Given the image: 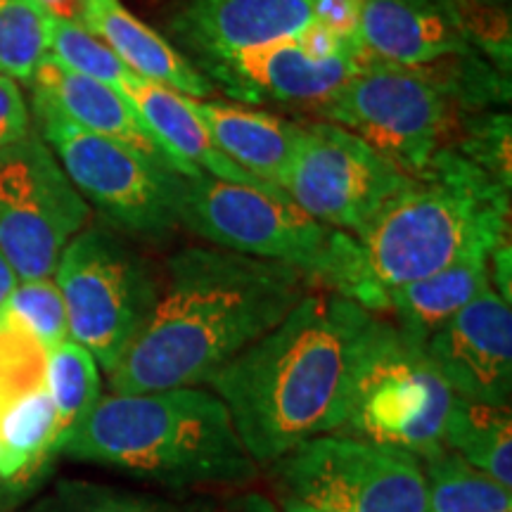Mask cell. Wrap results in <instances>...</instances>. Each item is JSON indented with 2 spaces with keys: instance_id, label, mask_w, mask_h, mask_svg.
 <instances>
[{
  "instance_id": "cell-21",
  "label": "cell",
  "mask_w": 512,
  "mask_h": 512,
  "mask_svg": "<svg viewBox=\"0 0 512 512\" xmlns=\"http://www.w3.org/2000/svg\"><path fill=\"white\" fill-rule=\"evenodd\" d=\"M195 110L230 162L278 188L302 140L304 124L226 102L195 100Z\"/></svg>"
},
{
  "instance_id": "cell-9",
  "label": "cell",
  "mask_w": 512,
  "mask_h": 512,
  "mask_svg": "<svg viewBox=\"0 0 512 512\" xmlns=\"http://www.w3.org/2000/svg\"><path fill=\"white\" fill-rule=\"evenodd\" d=\"M266 470L280 498L323 512H425L422 460L344 432L304 441Z\"/></svg>"
},
{
  "instance_id": "cell-5",
  "label": "cell",
  "mask_w": 512,
  "mask_h": 512,
  "mask_svg": "<svg viewBox=\"0 0 512 512\" xmlns=\"http://www.w3.org/2000/svg\"><path fill=\"white\" fill-rule=\"evenodd\" d=\"M176 214L178 226L211 247L292 266L313 287L351 299L358 266L354 235L313 219L275 185L181 176Z\"/></svg>"
},
{
  "instance_id": "cell-35",
  "label": "cell",
  "mask_w": 512,
  "mask_h": 512,
  "mask_svg": "<svg viewBox=\"0 0 512 512\" xmlns=\"http://www.w3.org/2000/svg\"><path fill=\"white\" fill-rule=\"evenodd\" d=\"M17 283H19V280H17L15 271H12L8 259H5L3 252H0V306H3L5 299L10 297V292L15 290Z\"/></svg>"
},
{
  "instance_id": "cell-31",
  "label": "cell",
  "mask_w": 512,
  "mask_h": 512,
  "mask_svg": "<svg viewBox=\"0 0 512 512\" xmlns=\"http://www.w3.org/2000/svg\"><path fill=\"white\" fill-rule=\"evenodd\" d=\"M31 133V112L15 79L0 74V150Z\"/></svg>"
},
{
  "instance_id": "cell-23",
  "label": "cell",
  "mask_w": 512,
  "mask_h": 512,
  "mask_svg": "<svg viewBox=\"0 0 512 512\" xmlns=\"http://www.w3.org/2000/svg\"><path fill=\"white\" fill-rule=\"evenodd\" d=\"M444 448L460 456L498 484L512 489L510 406L456 396L444 430Z\"/></svg>"
},
{
  "instance_id": "cell-6",
  "label": "cell",
  "mask_w": 512,
  "mask_h": 512,
  "mask_svg": "<svg viewBox=\"0 0 512 512\" xmlns=\"http://www.w3.org/2000/svg\"><path fill=\"white\" fill-rule=\"evenodd\" d=\"M53 280L67 309L69 339L110 375L145 328L162 278L119 230L86 226L64 247Z\"/></svg>"
},
{
  "instance_id": "cell-37",
  "label": "cell",
  "mask_w": 512,
  "mask_h": 512,
  "mask_svg": "<svg viewBox=\"0 0 512 512\" xmlns=\"http://www.w3.org/2000/svg\"><path fill=\"white\" fill-rule=\"evenodd\" d=\"M482 3H494V5H508V0H482Z\"/></svg>"
},
{
  "instance_id": "cell-29",
  "label": "cell",
  "mask_w": 512,
  "mask_h": 512,
  "mask_svg": "<svg viewBox=\"0 0 512 512\" xmlns=\"http://www.w3.org/2000/svg\"><path fill=\"white\" fill-rule=\"evenodd\" d=\"M48 55L72 72L105 83L121 95L133 76L131 69L76 19H50Z\"/></svg>"
},
{
  "instance_id": "cell-26",
  "label": "cell",
  "mask_w": 512,
  "mask_h": 512,
  "mask_svg": "<svg viewBox=\"0 0 512 512\" xmlns=\"http://www.w3.org/2000/svg\"><path fill=\"white\" fill-rule=\"evenodd\" d=\"M48 389L57 420V453L64 439L93 411L102 396L98 361L81 344L62 342L48 351Z\"/></svg>"
},
{
  "instance_id": "cell-33",
  "label": "cell",
  "mask_w": 512,
  "mask_h": 512,
  "mask_svg": "<svg viewBox=\"0 0 512 512\" xmlns=\"http://www.w3.org/2000/svg\"><path fill=\"white\" fill-rule=\"evenodd\" d=\"M219 512H280V508L261 491H242L219 503Z\"/></svg>"
},
{
  "instance_id": "cell-12",
  "label": "cell",
  "mask_w": 512,
  "mask_h": 512,
  "mask_svg": "<svg viewBox=\"0 0 512 512\" xmlns=\"http://www.w3.org/2000/svg\"><path fill=\"white\" fill-rule=\"evenodd\" d=\"M408 181L373 147L330 121L304 124L278 188L325 226L358 235Z\"/></svg>"
},
{
  "instance_id": "cell-7",
  "label": "cell",
  "mask_w": 512,
  "mask_h": 512,
  "mask_svg": "<svg viewBox=\"0 0 512 512\" xmlns=\"http://www.w3.org/2000/svg\"><path fill=\"white\" fill-rule=\"evenodd\" d=\"M456 105L437 62L427 67L370 62L318 112L406 176H418L446 147L456 126Z\"/></svg>"
},
{
  "instance_id": "cell-28",
  "label": "cell",
  "mask_w": 512,
  "mask_h": 512,
  "mask_svg": "<svg viewBox=\"0 0 512 512\" xmlns=\"http://www.w3.org/2000/svg\"><path fill=\"white\" fill-rule=\"evenodd\" d=\"M0 323L24 330L48 351L69 339L67 309L53 278L19 280L0 306Z\"/></svg>"
},
{
  "instance_id": "cell-14",
  "label": "cell",
  "mask_w": 512,
  "mask_h": 512,
  "mask_svg": "<svg viewBox=\"0 0 512 512\" xmlns=\"http://www.w3.org/2000/svg\"><path fill=\"white\" fill-rule=\"evenodd\" d=\"M373 62L363 46L337 55H318L302 36L278 38L228 57L207 69L223 91L242 102L320 105L335 98L363 67Z\"/></svg>"
},
{
  "instance_id": "cell-30",
  "label": "cell",
  "mask_w": 512,
  "mask_h": 512,
  "mask_svg": "<svg viewBox=\"0 0 512 512\" xmlns=\"http://www.w3.org/2000/svg\"><path fill=\"white\" fill-rule=\"evenodd\" d=\"M510 114L484 112L467 121L463 138L456 150L484 174L496 178L505 188H512V152H510Z\"/></svg>"
},
{
  "instance_id": "cell-19",
  "label": "cell",
  "mask_w": 512,
  "mask_h": 512,
  "mask_svg": "<svg viewBox=\"0 0 512 512\" xmlns=\"http://www.w3.org/2000/svg\"><path fill=\"white\" fill-rule=\"evenodd\" d=\"M76 22L98 36L140 79L162 83L195 100L214 93V81L121 0H81Z\"/></svg>"
},
{
  "instance_id": "cell-4",
  "label": "cell",
  "mask_w": 512,
  "mask_h": 512,
  "mask_svg": "<svg viewBox=\"0 0 512 512\" xmlns=\"http://www.w3.org/2000/svg\"><path fill=\"white\" fill-rule=\"evenodd\" d=\"M354 240L351 299L382 316L394 287L510 240V188L446 145L425 171L408 176Z\"/></svg>"
},
{
  "instance_id": "cell-27",
  "label": "cell",
  "mask_w": 512,
  "mask_h": 512,
  "mask_svg": "<svg viewBox=\"0 0 512 512\" xmlns=\"http://www.w3.org/2000/svg\"><path fill=\"white\" fill-rule=\"evenodd\" d=\"M50 19L38 0H0V74L31 81L48 57Z\"/></svg>"
},
{
  "instance_id": "cell-15",
  "label": "cell",
  "mask_w": 512,
  "mask_h": 512,
  "mask_svg": "<svg viewBox=\"0 0 512 512\" xmlns=\"http://www.w3.org/2000/svg\"><path fill=\"white\" fill-rule=\"evenodd\" d=\"M425 351L460 399L510 406L512 306L494 285L432 332Z\"/></svg>"
},
{
  "instance_id": "cell-1",
  "label": "cell",
  "mask_w": 512,
  "mask_h": 512,
  "mask_svg": "<svg viewBox=\"0 0 512 512\" xmlns=\"http://www.w3.org/2000/svg\"><path fill=\"white\" fill-rule=\"evenodd\" d=\"M382 316L344 294L313 287L259 342L207 387L226 403L259 465L313 437L339 432Z\"/></svg>"
},
{
  "instance_id": "cell-17",
  "label": "cell",
  "mask_w": 512,
  "mask_h": 512,
  "mask_svg": "<svg viewBox=\"0 0 512 512\" xmlns=\"http://www.w3.org/2000/svg\"><path fill=\"white\" fill-rule=\"evenodd\" d=\"M358 41L370 60L396 67L479 55L467 43L451 0H363Z\"/></svg>"
},
{
  "instance_id": "cell-25",
  "label": "cell",
  "mask_w": 512,
  "mask_h": 512,
  "mask_svg": "<svg viewBox=\"0 0 512 512\" xmlns=\"http://www.w3.org/2000/svg\"><path fill=\"white\" fill-rule=\"evenodd\" d=\"M422 470L427 484L425 512H512V489L448 448L422 460Z\"/></svg>"
},
{
  "instance_id": "cell-16",
  "label": "cell",
  "mask_w": 512,
  "mask_h": 512,
  "mask_svg": "<svg viewBox=\"0 0 512 512\" xmlns=\"http://www.w3.org/2000/svg\"><path fill=\"white\" fill-rule=\"evenodd\" d=\"M313 22V0H190L171 19V31L209 69L247 48L302 34Z\"/></svg>"
},
{
  "instance_id": "cell-34",
  "label": "cell",
  "mask_w": 512,
  "mask_h": 512,
  "mask_svg": "<svg viewBox=\"0 0 512 512\" xmlns=\"http://www.w3.org/2000/svg\"><path fill=\"white\" fill-rule=\"evenodd\" d=\"M38 5L55 19H79L81 0H38Z\"/></svg>"
},
{
  "instance_id": "cell-22",
  "label": "cell",
  "mask_w": 512,
  "mask_h": 512,
  "mask_svg": "<svg viewBox=\"0 0 512 512\" xmlns=\"http://www.w3.org/2000/svg\"><path fill=\"white\" fill-rule=\"evenodd\" d=\"M489 259L491 252L463 256L427 278L394 287L384 297V313H392L403 335L425 344L432 332L491 287Z\"/></svg>"
},
{
  "instance_id": "cell-36",
  "label": "cell",
  "mask_w": 512,
  "mask_h": 512,
  "mask_svg": "<svg viewBox=\"0 0 512 512\" xmlns=\"http://www.w3.org/2000/svg\"><path fill=\"white\" fill-rule=\"evenodd\" d=\"M280 512H323V510L311 508V505H302V503H294V501H285V498H283V508H280Z\"/></svg>"
},
{
  "instance_id": "cell-3",
  "label": "cell",
  "mask_w": 512,
  "mask_h": 512,
  "mask_svg": "<svg viewBox=\"0 0 512 512\" xmlns=\"http://www.w3.org/2000/svg\"><path fill=\"white\" fill-rule=\"evenodd\" d=\"M57 458L98 465L169 491L242 489L259 463L209 387L102 394Z\"/></svg>"
},
{
  "instance_id": "cell-20",
  "label": "cell",
  "mask_w": 512,
  "mask_h": 512,
  "mask_svg": "<svg viewBox=\"0 0 512 512\" xmlns=\"http://www.w3.org/2000/svg\"><path fill=\"white\" fill-rule=\"evenodd\" d=\"M29 83L34 100L53 107L72 124L169 164L126 95L114 88L72 72L50 55L38 64Z\"/></svg>"
},
{
  "instance_id": "cell-18",
  "label": "cell",
  "mask_w": 512,
  "mask_h": 512,
  "mask_svg": "<svg viewBox=\"0 0 512 512\" xmlns=\"http://www.w3.org/2000/svg\"><path fill=\"white\" fill-rule=\"evenodd\" d=\"M124 95L176 174L183 178L207 174L221 178V181L249 185L264 183L240 169L235 162H230L216 147L195 110V98L162 86V83L140 79L136 74L126 83Z\"/></svg>"
},
{
  "instance_id": "cell-13",
  "label": "cell",
  "mask_w": 512,
  "mask_h": 512,
  "mask_svg": "<svg viewBox=\"0 0 512 512\" xmlns=\"http://www.w3.org/2000/svg\"><path fill=\"white\" fill-rule=\"evenodd\" d=\"M57 458V420L48 389V349L0 323V496L19 498Z\"/></svg>"
},
{
  "instance_id": "cell-32",
  "label": "cell",
  "mask_w": 512,
  "mask_h": 512,
  "mask_svg": "<svg viewBox=\"0 0 512 512\" xmlns=\"http://www.w3.org/2000/svg\"><path fill=\"white\" fill-rule=\"evenodd\" d=\"M313 8H316V22L320 27L344 41H358L363 0H313Z\"/></svg>"
},
{
  "instance_id": "cell-10",
  "label": "cell",
  "mask_w": 512,
  "mask_h": 512,
  "mask_svg": "<svg viewBox=\"0 0 512 512\" xmlns=\"http://www.w3.org/2000/svg\"><path fill=\"white\" fill-rule=\"evenodd\" d=\"M453 401L456 394L434 368L425 344L384 318L339 432L427 460L444 451Z\"/></svg>"
},
{
  "instance_id": "cell-24",
  "label": "cell",
  "mask_w": 512,
  "mask_h": 512,
  "mask_svg": "<svg viewBox=\"0 0 512 512\" xmlns=\"http://www.w3.org/2000/svg\"><path fill=\"white\" fill-rule=\"evenodd\" d=\"M22 512H219L209 496H159L91 479H57L43 496Z\"/></svg>"
},
{
  "instance_id": "cell-8",
  "label": "cell",
  "mask_w": 512,
  "mask_h": 512,
  "mask_svg": "<svg viewBox=\"0 0 512 512\" xmlns=\"http://www.w3.org/2000/svg\"><path fill=\"white\" fill-rule=\"evenodd\" d=\"M34 117L64 174L114 230L157 242L178 228L181 174L169 164L86 131L38 100H34Z\"/></svg>"
},
{
  "instance_id": "cell-2",
  "label": "cell",
  "mask_w": 512,
  "mask_h": 512,
  "mask_svg": "<svg viewBox=\"0 0 512 512\" xmlns=\"http://www.w3.org/2000/svg\"><path fill=\"white\" fill-rule=\"evenodd\" d=\"M313 290L297 268L219 247H185L166 261L157 304L117 368L112 394L207 387Z\"/></svg>"
},
{
  "instance_id": "cell-11",
  "label": "cell",
  "mask_w": 512,
  "mask_h": 512,
  "mask_svg": "<svg viewBox=\"0 0 512 512\" xmlns=\"http://www.w3.org/2000/svg\"><path fill=\"white\" fill-rule=\"evenodd\" d=\"M88 219L91 204L38 133L0 150V252L17 280L53 278Z\"/></svg>"
}]
</instances>
